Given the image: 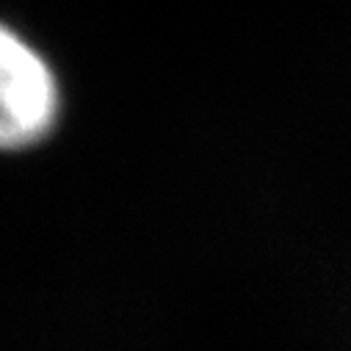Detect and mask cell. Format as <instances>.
I'll list each match as a JSON object with an SVG mask.
<instances>
[{"label": "cell", "mask_w": 351, "mask_h": 351, "mask_svg": "<svg viewBox=\"0 0 351 351\" xmlns=\"http://www.w3.org/2000/svg\"><path fill=\"white\" fill-rule=\"evenodd\" d=\"M58 108L53 66L17 31L0 25V149H25L47 138Z\"/></svg>", "instance_id": "6da1fadb"}]
</instances>
